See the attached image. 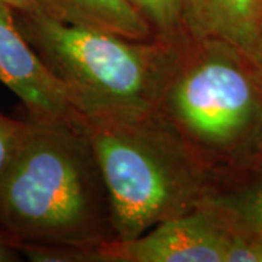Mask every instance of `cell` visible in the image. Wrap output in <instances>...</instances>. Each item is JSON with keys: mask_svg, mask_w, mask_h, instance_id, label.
Listing matches in <instances>:
<instances>
[{"mask_svg": "<svg viewBox=\"0 0 262 262\" xmlns=\"http://www.w3.org/2000/svg\"><path fill=\"white\" fill-rule=\"evenodd\" d=\"M201 206L217 211L234 232L262 241V166L223 178Z\"/></svg>", "mask_w": 262, "mask_h": 262, "instance_id": "8", "label": "cell"}, {"mask_svg": "<svg viewBox=\"0 0 262 262\" xmlns=\"http://www.w3.org/2000/svg\"><path fill=\"white\" fill-rule=\"evenodd\" d=\"M24 256L18 242L0 227V262H16Z\"/></svg>", "mask_w": 262, "mask_h": 262, "instance_id": "12", "label": "cell"}, {"mask_svg": "<svg viewBox=\"0 0 262 262\" xmlns=\"http://www.w3.org/2000/svg\"><path fill=\"white\" fill-rule=\"evenodd\" d=\"M48 15L133 39H149L155 31L127 0H48Z\"/></svg>", "mask_w": 262, "mask_h": 262, "instance_id": "9", "label": "cell"}, {"mask_svg": "<svg viewBox=\"0 0 262 262\" xmlns=\"http://www.w3.org/2000/svg\"><path fill=\"white\" fill-rule=\"evenodd\" d=\"M83 121L110 191L117 242L195 210L222 182L159 110Z\"/></svg>", "mask_w": 262, "mask_h": 262, "instance_id": "3", "label": "cell"}, {"mask_svg": "<svg viewBox=\"0 0 262 262\" xmlns=\"http://www.w3.org/2000/svg\"><path fill=\"white\" fill-rule=\"evenodd\" d=\"M27 120H16L0 113V173L9 160L22 131L25 128Z\"/></svg>", "mask_w": 262, "mask_h": 262, "instance_id": "11", "label": "cell"}, {"mask_svg": "<svg viewBox=\"0 0 262 262\" xmlns=\"http://www.w3.org/2000/svg\"><path fill=\"white\" fill-rule=\"evenodd\" d=\"M261 2H262V0H261Z\"/></svg>", "mask_w": 262, "mask_h": 262, "instance_id": "16", "label": "cell"}, {"mask_svg": "<svg viewBox=\"0 0 262 262\" xmlns=\"http://www.w3.org/2000/svg\"><path fill=\"white\" fill-rule=\"evenodd\" d=\"M236 232L213 208L200 206L128 242L101 248V262H227Z\"/></svg>", "mask_w": 262, "mask_h": 262, "instance_id": "5", "label": "cell"}, {"mask_svg": "<svg viewBox=\"0 0 262 262\" xmlns=\"http://www.w3.org/2000/svg\"><path fill=\"white\" fill-rule=\"evenodd\" d=\"M256 165L262 166V149H261V155H259V160H258V163H256Z\"/></svg>", "mask_w": 262, "mask_h": 262, "instance_id": "15", "label": "cell"}, {"mask_svg": "<svg viewBox=\"0 0 262 262\" xmlns=\"http://www.w3.org/2000/svg\"><path fill=\"white\" fill-rule=\"evenodd\" d=\"M149 22L155 35L172 41H188L181 0H127Z\"/></svg>", "mask_w": 262, "mask_h": 262, "instance_id": "10", "label": "cell"}, {"mask_svg": "<svg viewBox=\"0 0 262 262\" xmlns=\"http://www.w3.org/2000/svg\"><path fill=\"white\" fill-rule=\"evenodd\" d=\"M15 9L25 12H39L48 15V0H3Z\"/></svg>", "mask_w": 262, "mask_h": 262, "instance_id": "14", "label": "cell"}, {"mask_svg": "<svg viewBox=\"0 0 262 262\" xmlns=\"http://www.w3.org/2000/svg\"><path fill=\"white\" fill-rule=\"evenodd\" d=\"M25 120L0 173V227L18 245L117 242L110 191L82 115Z\"/></svg>", "mask_w": 262, "mask_h": 262, "instance_id": "1", "label": "cell"}, {"mask_svg": "<svg viewBox=\"0 0 262 262\" xmlns=\"http://www.w3.org/2000/svg\"><path fill=\"white\" fill-rule=\"evenodd\" d=\"M245 54L248 56L253 67L256 69V72L262 77V19L259 25H258V28H256L255 35H253L252 42H251V46H249L248 51Z\"/></svg>", "mask_w": 262, "mask_h": 262, "instance_id": "13", "label": "cell"}, {"mask_svg": "<svg viewBox=\"0 0 262 262\" xmlns=\"http://www.w3.org/2000/svg\"><path fill=\"white\" fill-rule=\"evenodd\" d=\"M0 82L24 103L28 118H56L75 111L64 83L19 29L15 8L0 0Z\"/></svg>", "mask_w": 262, "mask_h": 262, "instance_id": "6", "label": "cell"}, {"mask_svg": "<svg viewBox=\"0 0 262 262\" xmlns=\"http://www.w3.org/2000/svg\"><path fill=\"white\" fill-rule=\"evenodd\" d=\"M19 29L64 83L76 113L88 120H127L159 108L188 41L133 39L114 32L15 9Z\"/></svg>", "mask_w": 262, "mask_h": 262, "instance_id": "2", "label": "cell"}, {"mask_svg": "<svg viewBox=\"0 0 262 262\" xmlns=\"http://www.w3.org/2000/svg\"><path fill=\"white\" fill-rule=\"evenodd\" d=\"M158 110L222 179L258 163L262 77L233 44L189 39Z\"/></svg>", "mask_w": 262, "mask_h": 262, "instance_id": "4", "label": "cell"}, {"mask_svg": "<svg viewBox=\"0 0 262 262\" xmlns=\"http://www.w3.org/2000/svg\"><path fill=\"white\" fill-rule=\"evenodd\" d=\"M188 39H223L244 53L262 19L261 0H181Z\"/></svg>", "mask_w": 262, "mask_h": 262, "instance_id": "7", "label": "cell"}]
</instances>
